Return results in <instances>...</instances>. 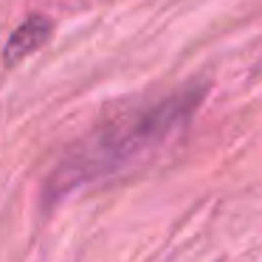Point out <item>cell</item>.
I'll return each mask as SVG.
<instances>
[{"label":"cell","mask_w":262,"mask_h":262,"mask_svg":"<svg viewBox=\"0 0 262 262\" xmlns=\"http://www.w3.org/2000/svg\"><path fill=\"white\" fill-rule=\"evenodd\" d=\"M186 116L189 102L183 99V102H166L158 107H147L107 121L82 144H76L71 155H65L48 189L54 194H68L71 189H79L88 181L116 175L133 161L161 147Z\"/></svg>","instance_id":"cell-1"},{"label":"cell","mask_w":262,"mask_h":262,"mask_svg":"<svg viewBox=\"0 0 262 262\" xmlns=\"http://www.w3.org/2000/svg\"><path fill=\"white\" fill-rule=\"evenodd\" d=\"M48 34H51V23L46 17H29L26 23H20L6 42V62L12 65L23 57H31L37 48L46 46Z\"/></svg>","instance_id":"cell-2"}]
</instances>
